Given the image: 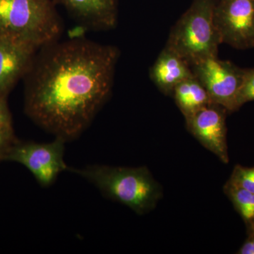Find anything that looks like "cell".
Masks as SVG:
<instances>
[{
    "label": "cell",
    "mask_w": 254,
    "mask_h": 254,
    "mask_svg": "<svg viewBox=\"0 0 254 254\" xmlns=\"http://www.w3.org/2000/svg\"><path fill=\"white\" fill-rule=\"evenodd\" d=\"M83 31L42 47L24 77L25 113L66 142L81 136L109 99L120 58L117 47Z\"/></svg>",
    "instance_id": "6da1fadb"
},
{
    "label": "cell",
    "mask_w": 254,
    "mask_h": 254,
    "mask_svg": "<svg viewBox=\"0 0 254 254\" xmlns=\"http://www.w3.org/2000/svg\"><path fill=\"white\" fill-rule=\"evenodd\" d=\"M96 187L106 198L131 208L138 215L149 213L163 196V189L146 167L128 168L88 165L68 168Z\"/></svg>",
    "instance_id": "7a4b0ae2"
},
{
    "label": "cell",
    "mask_w": 254,
    "mask_h": 254,
    "mask_svg": "<svg viewBox=\"0 0 254 254\" xmlns=\"http://www.w3.org/2000/svg\"><path fill=\"white\" fill-rule=\"evenodd\" d=\"M53 0H0V34L39 48L60 39L63 23Z\"/></svg>",
    "instance_id": "3957f363"
},
{
    "label": "cell",
    "mask_w": 254,
    "mask_h": 254,
    "mask_svg": "<svg viewBox=\"0 0 254 254\" xmlns=\"http://www.w3.org/2000/svg\"><path fill=\"white\" fill-rule=\"evenodd\" d=\"M216 1L193 0L169 34L165 46L190 66L207 58L218 56V48L222 43L214 22Z\"/></svg>",
    "instance_id": "277c9868"
},
{
    "label": "cell",
    "mask_w": 254,
    "mask_h": 254,
    "mask_svg": "<svg viewBox=\"0 0 254 254\" xmlns=\"http://www.w3.org/2000/svg\"><path fill=\"white\" fill-rule=\"evenodd\" d=\"M60 137H56L50 143L34 141H16L6 155V161L21 164L31 172L40 185L51 186L60 174L68 170L65 163V143Z\"/></svg>",
    "instance_id": "5b68a950"
},
{
    "label": "cell",
    "mask_w": 254,
    "mask_h": 254,
    "mask_svg": "<svg viewBox=\"0 0 254 254\" xmlns=\"http://www.w3.org/2000/svg\"><path fill=\"white\" fill-rule=\"evenodd\" d=\"M190 67L214 103L221 105L228 113L237 111L236 100L244 68L231 62L219 59L218 56L202 60Z\"/></svg>",
    "instance_id": "8992f818"
},
{
    "label": "cell",
    "mask_w": 254,
    "mask_h": 254,
    "mask_svg": "<svg viewBox=\"0 0 254 254\" xmlns=\"http://www.w3.org/2000/svg\"><path fill=\"white\" fill-rule=\"evenodd\" d=\"M214 22L222 44L254 48V0H217Z\"/></svg>",
    "instance_id": "52a82bcc"
},
{
    "label": "cell",
    "mask_w": 254,
    "mask_h": 254,
    "mask_svg": "<svg viewBox=\"0 0 254 254\" xmlns=\"http://www.w3.org/2000/svg\"><path fill=\"white\" fill-rule=\"evenodd\" d=\"M227 114L228 112L221 105L212 103L185 118L187 130L225 164L230 161L227 139Z\"/></svg>",
    "instance_id": "ba28073f"
},
{
    "label": "cell",
    "mask_w": 254,
    "mask_h": 254,
    "mask_svg": "<svg viewBox=\"0 0 254 254\" xmlns=\"http://www.w3.org/2000/svg\"><path fill=\"white\" fill-rule=\"evenodd\" d=\"M39 49L32 43L0 34V98L6 99L24 78Z\"/></svg>",
    "instance_id": "9c48e42d"
},
{
    "label": "cell",
    "mask_w": 254,
    "mask_h": 254,
    "mask_svg": "<svg viewBox=\"0 0 254 254\" xmlns=\"http://www.w3.org/2000/svg\"><path fill=\"white\" fill-rule=\"evenodd\" d=\"M83 30L109 31L118 22L120 0H55Z\"/></svg>",
    "instance_id": "30bf717a"
},
{
    "label": "cell",
    "mask_w": 254,
    "mask_h": 254,
    "mask_svg": "<svg viewBox=\"0 0 254 254\" xmlns=\"http://www.w3.org/2000/svg\"><path fill=\"white\" fill-rule=\"evenodd\" d=\"M194 76L188 63L165 46L150 69L151 81L163 94L172 95L177 85Z\"/></svg>",
    "instance_id": "8fae6325"
},
{
    "label": "cell",
    "mask_w": 254,
    "mask_h": 254,
    "mask_svg": "<svg viewBox=\"0 0 254 254\" xmlns=\"http://www.w3.org/2000/svg\"><path fill=\"white\" fill-rule=\"evenodd\" d=\"M172 95L185 118L214 103L205 87L195 76L177 85Z\"/></svg>",
    "instance_id": "7c38bea8"
},
{
    "label": "cell",
    "mask_w": 254,
    "mask_h": 254,
    "mask_svg": "<svg viewBox=\"0 0 254 254\" xmlns=\"http://www.w3.org/2000/svg\"><path fill=\"white\" fill-rule=\"evenodd\" d=\"M223 190L245 222L247 231L254 230V193L229 180L224 185Z\"/></svg>",
    "instance_id": "4fadbf2b"
},
{
    "label": "cell",
    "mask_w": 254,
    "mask_h": 254,
    "mask_svg": "<svg viewBox=\"0 0 254 254\" xmlns=\"http://www.w3.org/2000/svg\"><path fill=\"white\" fill-rule=\"evenodd\" d=\"M252 101H254V68H244L243 79L236 100L237 111Z\"/></svg>",
    "instance_id": "5bb4252c"
},
{
    "label": "cell",
    "mask_w": 254,
    "mask_h": 254,
    "mask_svg": "<svg viewBox=\"0 0 254 254\" xmlns=\"http://www.w3.org/2000/svg\"><path fill=\"white\" fill-rule=\"evenodd\" d=\"M228 180L234 185L254 193V166L249 168L235 165Z\"/></svg>",
    "instance_id": "9a60e30c"
},
{
    "label": "cell",
    "mask_w": 254,
    "mask_h": 254,
    "mask_svg": "<svg viewBox=\"0 0 254 254\" xmlns=\"http://www.w3.org/2000/svg\"><path fill=\"white\" fill-rule=\"evenodd\" d=\"M16 141L12 125L0 122V162L5 160L10 148Z\"/></svg>",
    "instance_id": "2e32d148"
},
{
    "label": "cell",
    "mask_w": 254,
    "mask_h": 254,
    "mask_svg": "<svg viewBox=\"0 0 254 254\" xmlns=\"http://www.w3.org/2000/svg\"><path fill=\"white\" fill-rule=\"evenodd\" d=\"M239 254H254V230L247 231V237L240 250Z\"/></svg>",
    "instance_id": "e0dca14e"
},
{
    "label": "cell",
    "mask_w": 254,
    "mask_h": 254,
    "mask_svg": "<svg viewBox=\"0 0 254 254\" xmlns=\"http://www.w3.org/2000/svg\"><path fill=\"white\" fill-rule=\"evenodd\" d=\"M0 122L12 125L11 115L5 98H0Z\"/></svg>",
    "instance_id": "ac0fdd59"
}]
</instances>
